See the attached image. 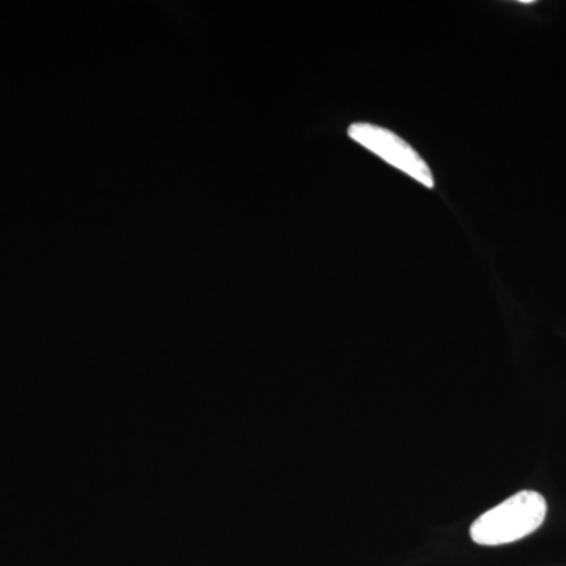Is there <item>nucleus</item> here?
Segmentation results:
<instances>
[{
	"label": "nucleus",
	"instance_id": "obj_1",
	"mask_svg": "<svg viewBox=\"0 0 566 566\" xmlns=\"http://www.w3.org/2000/svg\"><path fill=\"white\" fill-rule=\"evenodd\" d=\"M546 512L542 494L521 491L483 513L471 526V538L482 546L509 545L534 534L545 521Z\"/></svg>",
	"mask_w": 566,
	"mask_h": 566
},
{
	"label": "nucleus",
	"instance_id": "obj_2",
	"mask_svg": "<svg viewBox=\"0 0 566 566\" xmlns=\"http://www.w3.org/2000/svg\"><path fill=\"white\" fill-rule=\"evenodd\" d=\"M348 136L395 169L422 182L427 188H434L433 174L428 164L408 142L398 137L397 134L370 123H353L348 128Z\"/></svg>",
	"mask_w": 566,
	"mask_h": 566
}]
</instances>
